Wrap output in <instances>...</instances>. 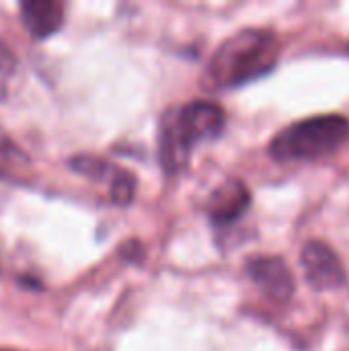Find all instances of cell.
<instances>
[{
    "label": "cell",
    "mask_w": 349,
    "mask_h": 351,
    "mask_svg": "<svg viewBox=\"0 0 349 351\" xmlns=\"http://www.w3.org/2000/svg\"><path fill=\"white\" fill-rule=\"evenodd\" d=\"M109 193H111V202L117 204V206L132 204L134 193H136V179H134V175L123 171V169H119L115 179L109 185Z\"/></svg>",
    "instance_id": "cell-9"
},
{
    "label": "cell",
    "mask_w": 349,
    "mask_h": 351,
    "mask_svg": "<svg viewBox=\"0 0 349 351\" xmlns=\"http://www.w3.org/2000/svg\"><path fill=\"white\" fill-rule=\"evenodd\" d=\"M70 169L93 179V181H109V185L119 171V169H113L109 162H105L97 156H91V154H80V156L70 158Z\"/></svg>",
    "instance_id": "cell-8"
},
{
    "label": "cell",
    "mask_w": 349,
    "mask_h": 351,
    "mask_svg": "<svg viewBox=\"0 0 349 351\" xmlns=\"http://www.w3.org/2000/svg\"><path fill=\"white\" fill-rule=\"evenodd\" d=\"M251 282L272 300L286 302L294 294V276L284 259L255 255L245 265Z\"/></svg>",
    "instance_id": "cell-5"
},
{
    "label": "cell",
    "mask_w": 349,
    "mask_h": 351,
    "mask_svg": "<svg viewBox=\"0 0 349 351\" xmlns=\"http://www.w3.org/2000/svg\"><path fill=\"white\" fill-rule=\"evenodd\" d=\"M300 265L304 271V278L311 288L317 292H329L346 286L348 274L337 257V253L321 243V241H311L302 253H300Z\"/></svg>",
    "instance_id": "cell-4"
},
{
    "label": "cell",
    "mask_w": 349,
    "mask_h": 351,
    "mask_svg": "<svg viewBox=\"0 0 349 351\" xmlns=\"http://www.w3.org/2000/svg\"><path fill=\"white\" fill-rule=\"evenodd\" d=\"M349 140V119L344 115H315L300 119L274 136L269 154L278 162L317 160L333 154Z\"/></svg>",
    "instance_id": "cell-3"
},
{
    "label": "cell",
    "mask_w": 349,
    "mask_h": 351,
    "mask_svg": "<svg viewBox=\"0 0 349 351\" xmlns=\"http://www.w3.org/2000/svg\"><path fill=\"white\" fill-rule=\"evenodd\" d=\"M224 109L214 101H189L163 115L158 158L167 173L187 167L189 154L202 142L216 140L224 130Z\"/></svg>",
    "instance_id": "cell-2"
},
{
    "label": "cell",
    "mask_w": 349,
    "mask_h": 351,
    "mask_svg": "<svg viewBox=\"0 0 349 351\" xmlns=\"http://www.w3.org/2000/svg\"><path fill=\"white\" fill-rule=\"evenodd\" d=\"M16 66V60H14V53L6 47V43L0 39V80L6 78Z\"/></svg>",
    "instance_id": "cell-10"
},
{
    "label": "cell",
    "mask_w": 349,
    "mask_h": 351,
    "mask_svg": "<svg viewBox=\"0 0 349 351\" xmlns=\"http://www.w3.org/2000/svg\"><path fill=\"white\" fill-rule=\"evenodd\" d=\"M0 351H8V350H0Z\"/></svg>",
    "instance_id": "cell-11"
},
{
    "label": "cell",
    "mask_w": 349,
    "mask_h": 351,
    "mask_svg": "<svg viewBox=\"0 0 349 351\" xmlns=\"http://www.w3.org/2000/svg\"><path fill=\"white\" fill-rule=\"evenodd\" d=\"M21 21L35 39H45L64 25V8L53 0H27L21 4Z\"/></svg>",
    "instance_id": "cell-7"
},
{
    "label": "cell",
    "mask_w": 349,
    "mask_h": 351,
    "mask_svg": "<svg viewBox=\"0 0 349 351\" xmlns=\"http://www.w3.org/2000/svg\"><path fill=\"white\" fill-rule=\"evenodd\" d=\"M282 47L272 31L245 29L220 43L204 72V86L210 90H228L269 74Z\"/></svg>",
    "instance_id": "cell-1"
},
{
    "label": "cell",
    "mask_w": 349,
    "mask_h": 351,
    "mask_svg": "<svg viewBox=\"0 0 349 351\" xmlns=\"http://www.w3.org/2000/svg\"><path fill=\"white\" fill-rule=\"evenodd\" d=\"M251 206V193L245 187V183L232 179L222 183L208 199L206 204V212L208 218L212 220L214 226L218 228H226L230 224H234Z\"/></svg>",
    "instance_id": "cell-6"
}]
</instances>
